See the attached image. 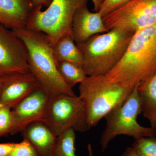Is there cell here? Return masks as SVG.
<instances>
[{"label": "cell", "mask_w": 156, "mask_h": 156, "mask_svg": "<svg viewBox=\"0 0 156 156\" xmlns=\"http://www.w3.org/2000/svg\"><path fill=\"white\" fill-rule=\"evenodd\" d=\"M156 71V24L133 35L122 58L105 76L134 89Z\"/></svg>", "instance_id": "6da1fadb"}, {"label": "cell", "mask_w": 156, "mask_h": 156, "mask_svg": "<svg viewBox=\"0 0 156 156\" xmlns=\"http://www.w3.org/2000/svg\"><path fill=\"white\" fill-rule=\"evenodd\" d=\"M13 31L25 44L30 72L36 79L40 88L50 96L60 94L76 96L58 73L53 48L48 36L26 27Z\"/></svg>", "instance_id": "7a4b0ae2"}, {"label": "cell", "mask_w": 156, "mask_h": 156, "mask_svg": "<svg viewBox=\"0 0 156 156\" xmlns=\"http://www.w3.org/2000/svg\"><path fill=\"white\" fill-rule=\"evenodd\" d=\"M134 34L113 29L76 44L83 55L81 65L87 75L106 74L122 58Z\"/></svg>", "instance_id": "3957f363"}, {"label": "cell", "mask_w": 156, "mask_h": 156, "mask_svg": "<svg viewBox=\"0 0 156 156\" xmlns=\"http://www.w3.org/2000/svg\"><path fill=\"white\" fill-rule=\"evenodd\" d=\"M134 89L113 83L105 75L87 76L80 83L79 96L83 102L89 127L96 126L109 113L122 105Z\"/></svg>", "instance_id": "277c9868"}, {"label": "cell", "mask_w": 156, "mask_h": 156, "mask_svg": "<svg viewBox=\"0 0 156 156\" xmlns=\"http://www.w3.org/2000/svg\"><path fill=\"white\" fill-rule=\"evenodd\" d=\"M137 87L122 105L105 117L106 126L100 140L103 151L109 142L119 135L131 136L135 140L143 137L156 136V128L144 127L137 122V117L142 113Z\"/></svg>", "instance_id": "5b68a950"}, {"label": "cell", "mask_w": 156, "mask_h": 156, "mask_svg": "<svg viewBox=\"0 0 156 156\" xmlns=\"http://www.w3.org/2000/svg\"><path fill=\"white\" fill-rule=\"evenodd\" d=\"M87 0H52L48 9L39 8L27 28L41 32L48 36L52 47L62 37L72 35L73 17L77 9L87 6Z\"/></svg>", "instance_id": "8992f818"}, {"label": "cell", "mask_w": 156, "mask_h": 156, "mask_svg": "<svg viewBox=\"0 0 156 156\" xmlns=\"http://www.w3.org/2000/svg\"><path fill=\"white\" fill-rule=\"evenodd\" d=\"M44 122L57 136L69 129L84 132L91 128L80 98L65 94L50 96Z\"/></svg>", "instance_id": "52a82bcc"}, {"label": "cell", "mask_w": 156, "mask_h": 156, "mask_svg": "<svg viewBox=\"0 0 156 156\" xmlns=\"http://www.w3.org/2000/svg\"><path fill=\"white\" fill-rule=\"evenodd\" d=\"M103 20L108 31L119 29L134 34L156 24V0H132Z\"/></svg>", "instance_id": "ba28073f"}, {"label": "cell", "mask_w": 156, "mask_h": 156, "mask_svg": "<svg viewBox=\"0 0 156 156\" xmlns=\"http://www.w3.org/2000/svg\"><path fill=\"white\" fill-rule=\"evenodd\" d=\"M30 72L25 44L14 31L0 24V77Z\"/></svg>", "instance_id": "9c48e42d"}, {"label": "cell", "mask_w": 156, "mask_h": 156, "mask_svg": "<svg viewBox=\"0 0 156 156\" xmlns=\"http://www.w3.org/2000/svg\"><path fill=\"white\" fill-rule=\"evenodd\" d=\"M50 96L40 87L34 90L12 108L10 134L21 132L35 122H44Z\"/></svg>", "instance_id": "30bf717a"}, {"label": "cell", "mask_w": 156, "mask_h": 156, "mask_svg": "<svg viewBox=\"0 0 156 156\" xmlns=\"http://www.w3.org/2000/svg\"><path fill=\"white\" fill-rule=\"evenodd\" d=\"M39 87L37 81L30 72L18 73L3 77L0 104L12 108Z\"/></svg>", "instance_id": "8fae6325"}, {"label": "cell", "mask_w": 156, "mask_h": 156, "mask_svg": "<svg viewBox=\"0 0 156 156\" xmlns=\"http://www.w3.org/2000/svg\"><path fill=\"white\" fill-rule=\"evenodd\" d=\"M41 7L31 0H0V24L13 30L26 27Z\"/></svg>", "instance_id": "7c38bea8"}, {"label": "cell", "mask_w": 156, "mask_h": 156, "mask_svg": "<svg viewBox=\"0 0 156 156\" xmlns=\"http://www.w3.org/2000/svg\"><path fill=\"white\" fill-rule=\"evenodd\" d=\"M108 31L98 11L91 12L87 6L77 9L72 23L73 38L77 45L85 43L95 35Z\"/></svg>", "instance_id": "4fadbf2b"}, {"label": "cell", "mask_w": 156, "mask_h": 156, "mask_svg": "<svg viewBox=\"0 0 156 156\" xmlns=\"http://www.w3.org/2000/svg\"><path fill=\"white\" fill-rule=\"evenodd\" d=\"M20 133L34 149L37 156H54L57 136L44 122L31 123Z\"/></svg>", "instance_id": "5bb4252c"}, {"label": "cell", "mask_w": 156, "mask_h": 156, "mask_svg": "<svg viewBox=\"0 0 156 156\" xmlns=\"http://www.w3.org/2000/svg\"><path fill=\"white\" fill-rule=\"evenodd\" d=\"M137 92L144 116L156 128V71L139 84Z\"/></svg>", "instance_id": "9a60e30c"}, {"label": "cell", "mask_w": 156, "mask_h": 156, "mask_svg": "<svg viewBox=\"0 0 156 156\" xmlns=\"http://www.w3.org/2000/svg\"><path fill=\"white\" fill-rule=\"evenodd\" d=\"M53 53L57 65L64 61L82 65L83 55L72 36H65L59 39L53 47Z\"/></svg>", "instance_id": "2e32d148"}, {"label": "cell", "mask_w": 156, "mask_h": 156, "mask_svg": "<svg viewBox=\"0 0 156 156\" xmlns=\"http://www.w3.org/2000/svg\"><path fill=\"white\" fill-rule=\"evenodd\" d=\"M57 68L65 83L73 89L76 84L80 83L87 76L82 65L76 62H62L57 65Z\"/></svg>", "instance_id": "e0dca14e"}, {"label": "cell", "mask_w": 156, "mask_h": 156, "mask_svg": "<svg viewBox=\"0 0 156 156\" xmlns=\"http://www.w3.org/2000/svg\"><path fill=\"white\" fill-rule=\"evenodd\" d=\"M75 132L69 129L57 136L54 156H77L75 147Z\"/></svg>", "instance_id": "ac0fdd59"}, {"label": "cell", "mask_w": 156, "mask_h": 156, "mask_svg": "<svg viewBox=\"0 0 156 156\" xmlns=\"http://www.w3.org/2000/svg\"><path fill=\"white\" fill-rule=\"evenodd\" d=\"M132 145L141 156H156V136L135 140Z\"/></svg>", "instance_id": "d6986e66"}, {"label": "cell", "mask_w": 156, "mask_h": 156, "mask_svg": "<svg viewBox=\"0 0 156 156\" xmlns=\"http://www.w3.org/2000/svg\"><path fill=\"white\" fill-rule=\"evenodd\" d=\"M11 108L0 104V137L10 134L12 127Z\"/></svg>", "instance_id": "ffe728a7"}, {"label": "cell", "mask_w": 156, "mask_h": 156, "mask_svg": "<svg viewBox=\"0 0 156 156\" xmlns=\"http://www.w3.org/2000/svg\"><path fill=\"white\" fill-rule=\"evenodd\" d=\"M7 156H37L34 147L25 140L16 143L15 147Z\"/></svg>", "instance_id": "44dd1931"}, {"label": "cell", "mask_w": 156, "mask_h": 156, "mask_svg": "<svg viewBox=\"0 0 156 156\" xmlns=\"http://www.w3.org/2000/svg\"><path fill=\"white\" fill-rule=\"evenodd\" d=\"M132 0H104L98 12L102 17L119 9Z\"/></svg>", "instance_id": "7402d4cb"}, {"label": "cell", "mask_w": 156, "mask_h": 156, "mask_svg": "<svg viewBox=\"0 0 156 156\" xmlns=\"http://www.w3.org/2000/svg\"><path fill=\"white\" fill-rule=\"evenodd\" d=\"M16 144L14 143L0 144V156H8Z\"/></svg>", "instance_id": "603a6c76"}, {"label": "cell", "mask_w": 156, "mask_h": 156, "mask_svg": "<svg viewBox=\"0 0 156 156\" xmlns=\"http://www.w3.org/2000/svg\"><path fill=\"white\" fill-rule=\"evenodd\" d=\"M122 156H141L133 146L127 147Z\"/></svg>", "instance_id": "cb8c5ba5"}, {"label": "cell", "mask_w": 156, "mask_h": 156, "mask_svg": "<svg viewBox=\"0 0 156 156\" xmlns=\"http://www.w3.org/2000/svg\"><path fill=\"white\" fill-rule=\"evenodd\" d=\"M37 5L44 6L48 7L52 2V0H31Z\"/></svg>", "instance_id": "d4e9b609"}, {"label": "cell", "mask_w": 156, "mask_h": 156, "mask_svg": "<svg viewBox=\"0 0 156 156\" xmlns=\"http://www.w3.org/2000/svg\"><path fill=\"white\" fill-rule=\"evenodd\" d=\"M95 12H98L100 10L104 0H92Z\"/></svg>", "instance_id": "484cf974"}, {"label": "cell", "mask_w": 156, "mask_h": 156, "mask_svg": "<svg viewBox=\"0 0 156 156\" xmlns=\"http://www.w3.org/2000/svg\"><path fill=\"white\" fill-rule=\"evenodd\" d=\"M87 149H88L89 156H94L92 146L90 144H89L88 146H87Z\"/></svg>", "instance_id": "4316f807"}, {"label": "cell", "mask_w": 156, "mask_h": 156, "mask_svg": "<svg viewBox=\"0 0 156 156\" xmlns=\"http://www.w3.org/2000/svg\"><path fill=\"white\" fill-rule=\"evenodd\" d=\"M2 77H0V95H1V87H2Z\"/></svg>", "instance_id": "83f0119b"}]
</instances>
